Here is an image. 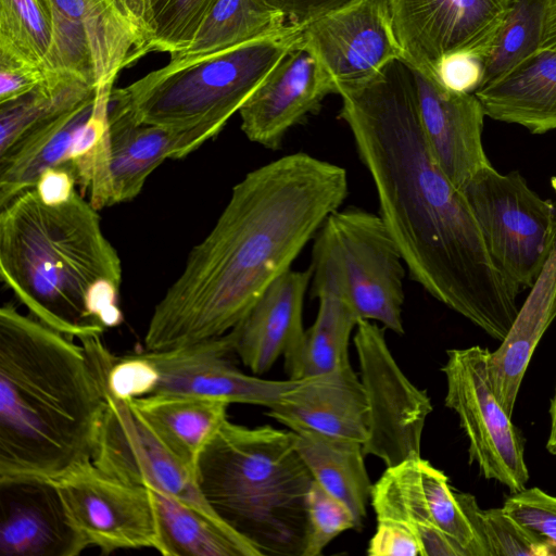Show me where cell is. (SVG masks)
<instances>
[{
	"label": "cell",
	"mask_w": 556,
	"mask_h": 556,
	"mask_svg": "<svg viewBox=\"0 0 556 556\" xmlns=\"http://www.w3.org/2000/svg\"><path fill=\"white\" fill-rule=\"evenodd\" d=\"M52 34L47 0H0V51L45 70Z\"/></svg>",
	"instance_id": "35"
},
{
	"label": "cell",
	"mask_w": 556,
	"mask_h": 556,
	"mask_svg": "<svg viewBox=\"0 0 556 556\" xmlns=\"http://www.w3.org/2000/svg\"><path fill=\"white\" fill-rule=\"evenodd\" d=\"M503 509L556 549V496L539 488L511 493Z\"/></svg>",
	"instance_id": "38"
},
{
	"label": "cell",
	"mask_w": 556,
	"mask_h": 556,
	"mask_svg": "<svg viewBox=\"0 0 556 556\" xmlns=\"http://www.w3.org/2000/svg\"><path fill=\"white\" fill-rule=\"evenodd\" d=\"M304 26L189 58L169 59L126 86L111 101L139 122L170 128L211 126L219 132L274 67L300 45Z\"/></svg>",
	"instance_id": "6"
},
{
	"label": "cell",
	"mask_w": 556,
	"mask_h": 556,
	"mask_svg": "<svg viewBox=\"0 0 556 556\" xmlns=\"http://www.w3.org/2000/svg\"><path fill=\"white\" fill-rule=\"evenodd\" d=\"M218 134L211 126L179 129L139 123L110 99L100 208L131 201L165 160L185 157Z\"/></svg>",
	"instance_id": "19"
},
{
	"label": "cell",
	"mask_w": 556,
	"mask_h": 556,
	"mask_svg": "<svg viewBox=\"0 0 556 556\" xmlns=\"http://www.w3.org/2000/svg\"><path fill=\"white\" fill-rule=\"evenodd\" d=\"M67 519L88 547L102 554L159 548L152 493L112 478L91 460L51 481Z\"/></svg>",
	"instance_id": "14"
},
{
	"label": "cell",
	"mask_w": 556,
	"mask_h": 556,
	"mask_svg": "<svg viewBox=\"0 0 556 556\" xmlns=\"http://www.w3.org/2000/svg\"><path fill=\"white\" fill-rule=\"evenodd\" d=\"M157 374L143 352L112 356L104 374L109 392L123 400H132L154 392Z\"/></svg>",
	"instance_id": "39"
},
{
	"label": "cell",
	"mask_w": 556,
	"mask_h": 556,
	"mask_svg": "<svg viewBox=\"0 0 556 556\" xmlns=\"http://www.w3.org/2000/svg\"><path fill=\"white\" fill-rule=\"evenodd\" d=\"M311 279V268L303 271L289 269L264 291L230 330L235 354L253 374L268 371L303 336V303Z\"/></svg>",
	"instance_id": "24"
},
{
	"label": "cell",
	"mask_w": 556,
	"mask_h": 556,
	"mask_svg": "<svg viewBox=\"0 0 556 556\" xmlns=\"http://www.w3.org/2000/svg\"><path fill=\"white\" fill-rule=\"evenodd\" d=\"M0 275L31 316L71 338L123 321L121 258L77 189L50 201L31 188L1 207Z\"/></svg>",
	"instance_id": "4"
},
{
	"label": "cell",
	"mask_w": 556,
	"mask_h": 556,
	"mask_svg": "<svg viewBox=\"0 0 556 556\" xmlns=\"http://www.w3.org/2000/svg\"><path fill=\"white\" fill-rule=\"evenodd\" d=\"M194 475L213 510L261 556L303 555L314 479L293 431L226 419L201 451Z\"/></svg>",
	"instance_id": "5"
},
{
	"label": "cell",
	"mask_w": 556,
	"mask_h": 556,
	"mask_svg": "<svg viewBox=\"0 0 556 556\" xmlns=\"http://www.w3.org/2000/svg\"><path fill=\"white\" fill-rule=\"evenodd\" d=\"M291 431L313 479L349 506L357 530L362 529L372 490L364 463L363 443L306 429Z\"/></svg>",
	"instance_id": "29"
},
{
	"label": "cell",
	"mask_w": 556,
	"mask_h": 556,
	"mask_svg": "<svg viewBox=\"0 0 556 556\" xmlns=\"http://www.w3.org/2000/svg\"><path fill=\"white\" fill-rule=\"evenodd\" d=\"M354 344L368 408L364 454L379 457L387 467L421 457V433L432 410L430 397L400 369L384 339V327L359 319Z\"/></svg>",
	"instance_id": "13"
},
{
	"label": "cell",
	"mask_w": 556,
	"mask_h": 556,
	"mask_svg": "<svg viewBox=\"0 0 556 556\" xmlns=\"http://www.w3.org/2000/svg\"><path fill=\"white\" fill-rule=\"evenodd\" d=\"M150 489V488H149ZM164 556H261L222 518L175 496L150 489Z\"/></svg>",
	"instance_id": "27"
},
{
	"label": "cell",
	"mask_w": 556,
	"mask_h": 556,
	"mask_svg": "<svg viewBox=\"0 0 556 556\" xmlns=\"http://www.w3.org/2000/svg\"><path fill=\"white\" fill-rule=\"evenodd\" d=\"M314 324L299 342L283 355L291 380L324 375L349 366V341L358 317L339 296L330 293L317 298Z\"/></svg>",
	"instance_id": "30"
},
{
	"label": "cell",
	"mask_w": 556,
	"mask_h": 556,
	"mask_svg": "<svg viewBox=\"0 0 556 556\" xmlns=\"http://www.w3.org/2000/svg\"><path fill=\"white\" fill-rule=\"evenodd\" d=\"M46 77V71L9 52L0 51V104L33 91Z\"/></svg>",
	"instance_id": "41"
},
{
	"label": "cell",
	"mask_w": 556,
	"mask_h": 556,
	"mask_svg": "<svg viewBox=\"0 0 556 556\" xmlns=\"http://www.w3.org/2000/svg\"><path fill=\"white\" fill-rule=\"evenodd\" d=\"M485 115L534 135L556 129V52L538 50L475 92Z\"/></svg>",
	"instance_id": "26"
},
{
	"label": "cell",
	"mask_w": 556,
	"mask_h": 556,
	"mask_svg": "<svg viewBox=\"0 0 556 556\" xmlns=\"http://www.w3.org/2000/svg\"><path fill=\"white\" fill-rule=\"evenodd\" d=\"M498 268L522 290L540 276L556 242V203L533 191L518 170L481 168L463 189Z\"/></svg>",
	"instance_id": "9"
},
{
	"label": "cell",
	"mask_w": 556,
	"mask_h": 556,
	"mask_svg": "<svg viewBox=\"0 0 556 556\" xmlns=\"http://www.w3.org/2000/svg\"><path fill=\"white\" fill-rule=\"evenodd\" d=\"M555 318L556 242L500 348L489 354L491 388L510 417L533 352Z\"/></svg>",
	"instance_id": "25"
},
{
	"label": "cell",
	"mask_w": 556,
	"mask_h": 556,
	"mask_svg": "<svg viewBox=\"0 0 556 556\" xmlns=\"http://www.w3.org/2000/svg\"><path fill=\"white\" fill-rule=\"evenodd\" d=\"M403 60L435 75L441 59L471 51L485 59L511 0H388Z\"/></svg>",
	"instance_id": "16"
},
{
	"label": "cell",
	"mask_w": 556,
	"mask_h": 556,
	"mask_svg": "<svg viewBox=\"0 0 556 556\" xmlns=\"http://www.w3.org/2000/svg\"><path fill=\"white\" fill-rule=\"evenodd\" d=\"M484 59L471 51H457L441 59L435 76L447 89L475 93L482 84Z\"/></svg>",
	"instance_id": "40"
},
{
	"label": "cell",
	"mask_w": 556,
	"mask_h": 556,
	"mask_svg": "<svg viewBox=\"0 0 556 556\" xmlns=\"http://www.w3.org/2000/svg\"><path fill=\"white\" fill-rule=\"evenodd\" d=\"M463 507L486 556H551L556 549L525 528L503 507L481 509L473 495L459 493Z\"/></svg>",
	"instance_id": "36"
},
{
	"label": "cell",
	"mask_w": 556,
	"mask_h": 556,
	"mask_svg": "<svg viewBox=\"0 0 556 556\" xmlns=\"http://www.w3.org/2000/svg\"><path fill=\"white\" fill-rule=\"evenodd\" d=\"M539 50L556 52V0H545L543 28Z\"/></svg>",
	"instance_id": "43"
},
{
	"label": "cell",
	"mask_w": 556,
	"mask_h": 556,
	"mask_svg": "<svg viewBox=\"0 0 556 556\" xmlns=\"http://www.w3.org/2000/svg\"><path fill=\"white\" fill-rule=\"evenodd\" d=\"M1 556H77L88 548L51 481L0 483Z\"/></svg>",
	"instance_id": "22"
},
{
	"label": "cell",
	"mask_w": 556,
	"mask_h": 556,
	"mask_svg": "<svg viewBox=\"0 0 556 556\" xmlns=\"http://www.w3.org/2000/svg\"><path fill=\"white\" fill-rule=\"evenodd\" d=\"M445 406L454 410L469 442V459L486 479L514 493L526 488L529 472L523 441L495 396L489 378L490 351L479 345L446 352Z\"/></svg>",
	"instance_id": "11"
},
{
	"label": "cell",
	"mask_w": 556,
	"mask_h": 556,
	"mask_svg": "<svg viewBox=\"0 0 556 556\" xmlns=\"http://www.w3.org/2000/svg\"><path fill=\"white\" fill-rule=\"evenodd\" d=\"M410 70L430 149L450 181L463 191L491 164L482 142L484 109L475 93L452 91L435 75Z\"/></svg>",
	"instance_id": "21"
},
{
	"label": "cell",
	"mask_w": 556,
	"mask_h": 556,
	"mask_svg": "<svg viewBox=\"0 0 556 556\" xmlns=\"http://www.w3.org/2000/svg\"><path fill=\"white\" fill-rule=\"evenodd\" d=\"M105 405L83 345L1 306L0 483L52 481L91 460Z\"/></svg>",
	"instance_id": "3"
},
{
	"label": "cell",
	"mask_w": 556,
	"mask_h": 556,
	"mask_svg": "<svg viewBox=\"0 0 556 556\" xmlns=\"http://www.w3.org/2000/svg\"><path fill=\"white\" fill-rule=\"evenodd\" d=\"M289 23L262 0H217L198 28L192 41L170 58H189L215 52L273 35Z\"/></svg>",
	"instance_id": "31"
},
{
	"label": "cell",
	"mask_w": 556,
	"mask_h": 556,
	"mask_svg": "<svg viewBox=\"0 0 556 556\" xmlns=\"http://www.w3.org/2000/svg\"><path fill=\"white\" fill-rule=\"evenodd\" d=\"M337 94L339 117L371 177L379 215L409 277L502 341L519 312L522 289L495 264L463 191L438 164L422 129L410 67L395 60Z\"/></svg>",
	"instance_id": "1"
},
{
	"label": "cell",
	"mask_w": 556,
	"mask_h": 556,
	"mask_svg": "<svg viewBox=\"0 0 556 556\" xmlns=\"http://www.w3.org/2000/svg\"><path fill=\"white\" fill-rule=\"evenodd\" d=\"M113 88H101L65 113L25 134L0 155V208L34 188L48 169L64 168L74 179L92 173L109 131Z\"/></svg>",
	"instance_id": "15"
},
{
	"label": "cell",
	"mask_w": 556,
	"mask_h": 556,
	"mask_svg": "<svg viewBox=\"0 0 556 556\" xmlns=\"http://www.w3.org/2000/svg\"><path fill=\"white\" fill-rule=\"evenodd\" d=\"M369 556H486L448 478L428 460L387 467L372 484Z\"/></svg>",
	"instance_id": "8"
},
{
	"label": "cell",
	"mask_w": 556,
	"mask_h": 556,
	"mask_svg": "<svg viewBox=\"0 0 556 556\" xmlns=\"http://www.w3.org/2000/svg\"><path fill=\"white\" fill-rule=\"evenodd\" d=\"M157 374L152 394H187L269 408L298 380H266L242 372L231 361V331L191 345L144 351Z\"/></svg>",
	"instance_id": "18"
},
{
	"label": "cell",
	"mask_w": 556,
	"mask_h": 556,
	"mask_svg": "<svg viewBox=\"0 0 556 556\" xmlns=\"http://www.w3.org/2000/svg\"><path fill=\"white\" fill-rule=\"evenodd\" d=\"M549 416H551V429H549V435L546 442V448L547 451L556 456V388L554 396L551 401L549 406Z\"/></svg>",
	"instance_id": "44"
},
{
	"label": "cell",
	"mask_w": 556,
	"mask_h": 556,
	"mask_svg": "<svg viewBox=\"0 0 556 556\" xmlns=\"http://www.w3.org/2000/svg\"><path fill=\"white\" fill-rule=\"evenodd\" d=\"M311 270L313 298L334 294L358 319L404 333L406 265L379 214L356 207L331 213L315 236Z\"/></svg>",
	"instance_id": "7"
},
{
	"label": "cell",
	"mask_w": 556,
	"mask_h": 556,
	"mask_svg": "<svg viewBox=\"0 0 556 556\" xmlns=\"http://www.w3.org/2000/svg\"><path fill=\"white\" fill-rule=\"evenodd\" d=\"M336 93L316 56L301 46L287 53L239 111L245 137L264 148L281 147L287 132Z\"/></svg>",
	"instance_id": "20"
},
{
	"label": "cell",
	"mask_w": 556,
	"mask_h": 556,
	"mask_svg": "<svg viewBox=\"0 0 556 556\" xmlns=\"http://www.w3.org/2000/svg\"><path fill=\"white\" fill-rule=\"evenodd\" d=\"M348 191L343 167L304 152L249 172L155 305L143 338L146 351L187 346L229 332L291 269Z\"/></svg>",
	"instance_id": "2"
},
{
	"label": "cell",
	"mask_w": 556,
	"mask_h": 556,
	"mask_svg": "<svg viewBox=\"0 0 556 556\" xmlns=\"http://www.w3.org/2000/svg\"><path fill=\"white\" fill-rule=\"evenodd\" d=\"M268 409V416L290 430H312L363 445L367 440L366 394L351 365L298 380Z\"/></svg>",
	"instance_id": "23"
},
{
	"label": "cell",
	"mask_w": 556,
	"mask_h": 556,
	"mask_svg": "<svg viewBox=\"0 0 556 556\" xmlns=\"http://www.w3.org/2000/svg\"><path fill=\"white\" fill-rule=\"evenodd\" d=\"M97 92L81 79L46 71V77L33 91L0 104V155L8 152L35 127L75 108Z\"/></svg>",
	"instance_id": "32"
},
{
	"label": "cell",
	"mask_w": 556,
	"mask_h": 556,
	"mask_svg": "<svg viewBox=\"0 0 556 556\" xmlns=\"http://www.w3.org/2000/svg\"><path fill=\"white\" fill-rule=\"evenodd\" d=\"M138 26L144 53L184 51L217 0H118Z\"/></svg>",
	"instance_id": "33"
},
{
	"label": "cell",
	"mask_w": 556,
	"mask_h": 556,
	"mask_svg": "<svg viewBox=\"0 0 556 556\" xmlns=\"http://www.w3.org/2000/svg\"><path fill=\"white\" fill-rule=\"evenodd\" d=\"M281 13L289 24L305 26L358 0H262Z\"/></svg>",
	"instance_id": "42"
},
{
	"label": "cell",
	"mask_w": 556,
	"mask_h": 556,
	"mask_svg": "<svg viewBox=\"0 0 556 556\" xmlns=\"http://www.w3.org/2000/svg\"><path fill=\"white\" fill-rule=\"evenodd\" d=\"M52 42L45 71L73 75L94 89L146 55L138 26L118 0H47Z\"/></svg>",
	"instance_id": "12"
},
{
	"label": "cell",
	"mask_w": 556,
	"mask_h": 556,
	"mask_svg": "<svg viewBox=\"0 0 556 556\" xmlns=\"http://www.w3.org/2000/svg\"><path fill=\"white\" fill-rule=\"evenodd\" d=\"M88 356L102 378L106 401L93 465L112 478L175 495L218 516L200 492L193 470L168 448L129 400L106 390L104 374L113 354L104 344H94Z\"/></svg>",
	"instance_id": "10"
},
{
	"label": "cell",
	"mask_w": 556,
	"mask_h": 556,
	"mask_svg": "<svg viewBox=\"0 0 556 556\" xmlns=\"http://www.w3.org/2000/svg\"><path fill=\"white\" fill-rule=\"evenodd\" d=\"M544 8L545 0H511L485 59L481 86L507 74L539 50Z\"/></svg>",
	"instance_id": "34"
},
{
	"label": "cell",
	"mask_w": 556,
	"mask_h": 556,
	"mask_svg": "<svg viewBox=\"0 0 556 556\" xmlns=\"http://www.w3.org/2000/svg\"><path fill=\"white\" fill-rule=\"evenodd\" d=\"M129 402L193 472L204 445L228 419L229 403L211 397L160 393Z\"/></svg>",
	"instance_id": "28"
},
{
	"label": "cell",
	"mask_w": 556,
	"mask_h": 556,
	"mask_svg": "<svg viewBox=\"0 0 556 556\" xmlns=\"http://www.w3.org/2000/svg\"><path fill=\"white\" fill-rule=\"evenodd\" d=\"M307 534L302 556H318L340 533L356 529L349 506L313 480L306 497Z\"/></svg>",
	"instance_id": "37"
},
{
	"label": "cell",
	"mask_w": 556,
	"mask_h": 556,
	"mask_svg": "<svg viewBox=\"0 0 556 556\" xmlns=\"http://www.w3.org/2000/svg\"><path fill=\"white\" fill-rule=\"evenodd\" d=\"M301 46L320 62L336 93L403 60L388 0H358L305 25Z\"/></svg>",
	"instance_id": "17"
}]
</instances>
